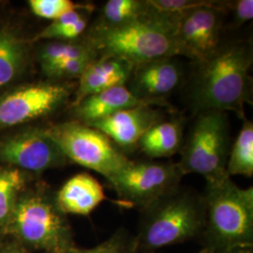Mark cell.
Masks as SVG:
<instances>
[{"instance_id":"8","label":"cell","mask_w":253,"mask_h":253,"mask_svg":"<svg viewBox=\"0 0 253 253\" xmlns=\"http://www.w3.org/2000/svg\"><path fill=\"white\" fill-rule=\"evenodd\" d=\"M183 176L177 163L131 161L109 183L123 207L142 210L179 187Z\"/></svg>"},{"instance_id":"10","label":"cell","mask_w":253,"mask_h":253,"mask_svg":"<svg viewBox=\"0 0 253 253\" xmlns=\"http://www.w3.org/2000/svg\"><path fill=\"white\" fill-rule=\"evenodd\" d=\"M0 162L27 173H42L68 159L47 129L30 128L0 141Z\"/></svg>"},{"instance_id":"16","label":"cell","mask_w":253,"mask_h":253,"mask_svg":"<svg viewBox=\"0 0 253 253\" xmlns=\"http://www.w3.org/2000/svg\"><path fill=\"white\" fill-rule=\"evenodd\" d=\"M140 105L149 103L136 98L126 85H118L86 97L73 107V113L78 122L90 126L119 111Z\"/></svg>"},{"instance_id":"29","label":"cell","mask_w":253,"mask_h":253,"mask_svg":"<svg viewBox=\"0 0 253 253\" xmlns=\"http://www.w3.org/2000/svg\"><path fill=\"white\" fill-rule=\"evenodd\" d=\"M221 253H253V248H244V249H235Z\"/></svg>"},{"instance_id":"3","label":"cell","mask_w":253,"mask_h":253,"mask_svg":"<svg viewBox=\"0 0 253 253\" xmlns=\"http://www.w3.org/2000/svg\"><path fill=\"white\" fill-rule=\"evenodd\" d=\"M5 235L33 253H63L75 246L67 215L42 183H28L20 193Z\"/></svg>"},{"instance_id":"21","label":"cell","mask_w":253,"mask_h":253,"mask_svg":"<svg viewBox=\"0 0 253 253\" xmlns=\"http://www.w3.org/2000/svg\"><path fill=\"white\" fill-rule=\"evenodd\" d=\"M97 53L86 42L54 41L42 46L38 52V60L42 69L71 59L91 58L96 59Z\"/></svg>"},{"instance_id":"28","label":"cell","mask_w":253,"mask_h":253,"mask_svg":"<svg viewBox=\"0 0 253 253\" xmlns=\"http://www.w3.org/2000/svg\"><path fill=\"white\" fill-rule=\"evenodd\" d=\"M0 253H35L9 236H5L0 244Z\"/></svg>"},{"instance_id":"1","label":"cell","mask_w":253,"mask_h":253,"mask_svg":"<svg viewBox=\"0 0 253 253\" xmlns=\"http://www.w3.org/2000/svg\"><path fill=\"white\" fill-rule=\"evenodd\" d=\"M199 64L191 95L196 110L232 111L244 118L245 105L252 103L253 52L250 46L243 42L219 46Z\"/></svg>"},{"instance_id":"14","label":"cell","mask_w":253,"mask_h":253,"mask_svg":"<svg viewBox=\"0 0 253 253\" xmlns=\"http://www.w3.org/2000/svg\"><path fill=\"white\" fill-rule=\"evenodd\" d=\"M132 69L125 61L114 57L101 56L94 59L80 76L73 107L88 96L118 85H125Z\"/></svg>"},{"instance_id":"4","label":"cell","mask_w":253,"mask_h":253,"mask_svg":"<svg viewBox=\"0 0 253 253\" xmlns=\"http://www.w3.org/2000/svg\"><path fill=\"white\" fill-rule=\"evenodd\" d=\"M205 227L203 196L180 186L142 209L136 253H149L201 236Z\"/></svg>"},{"instance_id":"24","label":"cell","mask_w":253,"mask_h":253,"mask_svg":"<svg viewBox=\"0 0 253 253\" xmlns=\"http://www.w3.org/2000/svg\"><path fill=\"white\" fill-rule=\"evenodd\" d=\"M63 253H136L135 236L125 229H118L108 239L93 248L74 246Z\"/></svg>"},{"instance_id":"30","label":"cell","mask_w":253,"mask_h":253,"mask_svg":"<svg viewBox=\"0 0 253 253\" xmlns=\"http://www.w3.org/2000/svg\"><path fill=\"white\" fill-rule=\"evenodd\" d=\"M4 237H5V235H1V234H0V244H1L2 240L4 239Z\"/></svg>"},{"instance_id":"26","label":"cell","mask_w":253,"mask_h":253,"mask_svg":"<svg viewBox=\"0 0 253 253\" xmlns=\"http://www.w3.org/2000/svg\"><path fill=\"white\" fill-rule=\"evenodd\" d=\"M94 59L77 58L67 60L61 63L54 64L42 68V72L50 78H72L81 76L83 72Z\"/></svg>"},{"instance_id":"13","label":"cell","mask_w":253,"mask_h":253,"mask_svg":"<svg viewBox=\"0 0 253 253\" xmlns=\"http://www.w3.org/2000/svg\"><path fill=\"white\" fill-rule=\"evenodd\" d=\"M160 114L149 105L125 109L91 124L123 148L137 145L145 132L159 123Z\"/></svg>"},{"instance_id":"23","label":"cell","mask_w":253,"mask_h":253,"mask_svg":"<svg viewBox=\"0 0 253 253\" xmlns=\"http://www.w3.org/2000/svg\"><path fill=\"white\" fill-rule=\"evenodd\" d=\"M147 13L145 1L109 0L102 9V26L117 27L145 17Z\"/></svg>"},{"instance_id":"6","label":"cell","mask_w":253,"mask_h":253,"mask_svg":"<svg viewBox=\"0 0 253 253\" xmlns=\"http://www.w3.org/2000/svg\"><path fill=\"white\" fill-rule=\"evenodd\" d=\"M229 156V123L226 113L209 110L200 112L191 127L177 163L184 175L198 173L207 183L221 180L226 172Z\"/></svg>"},{"instance_id":"7","label":"cell","mask_w":253,"mask_h":253,"mask_svg":"<svg viewBox=\"0 0 253 253\" xmlns=\"http://www.w3.org/2000/svg\"><path fill=\"white\" fill-rule=\"evenodd\" d=\"M68 161L112 179L131 161L101 131L78 121L47 129Z\"/></svg>"},{"instance_id":"9","label":"cell","mask_w":253,"mask_h":253,"mask_svg":"<svg viewBox=\"0 0 253 253\" xmlns=\"http://www.w3.org/2000/svg\"><path fill=\"white\" fill-rule=\"evenodd\" d=\"M229 2L215 1L192 9L172 26L181 55L203 62L219 48L222 14Z\"/></svg>"},{"instance_id":"15","label":"cell","mask_w":253,"mask_h":253,"mask_svg":"<svg viewBox=\"0 0 253 253\" xmlns=\"http://www.w3.org/2000/svg\"><path fill=\"white\" fill-rule=\"evenodd\" d=\"M105 199L101 184L87 172L73 175L55 193L56 203L66 215L88 216Z\"/></svg>"},{"instance_id":"20","label":"cell","mask_w":253,"mask_h":253,"mask_svg":"<svg viewBox=\"0 0 253 253\" xmlns=\"http://www.w3.org/2000/svg\"><path fill=\"white\" fill-rule=\"evenodd\" d=\"M227 174L253 175V125L252 121L245 120L235 144L229 151L226 165Z\"/></svg>"},{"instance_id":"22","label":"cell","mask_w":253,"mask_h":253,"mask_svg":"<svg viewBox=\"0 0 253 253\" xmlns=\"http://www.w3.org/2000/svg\"><path fill=\"white\" fill-rule=\"evenodd\" d=\"M85 11L90 12L92 9L75 10L53 21L34 38V41L73 40L80 36L87 26L88 19L84 14Z\"/></svg>"},{"instance_id":"5","label":"cell","mask_w":253,"mask_h":253,"mask_svg":"<svg viewBox=\"0 0 253 253\" xmlns=\"http://www.w3.org/2000/svg\"><path fill=\"white\" fill-rule=\"evenodd\" d=\"M96 53L125 61L132 68L180 54L172 27L146 13L145 17L117 27L100 25L87 42Z\"/></svg>"},{"instance_id":"25","label":"cell","mask_w":253,"mask_h":253,"mask_svg":"<svg viewBox=\"0 0 253 253\" xmlns=\"http://www.w3.org/2000/svg\"><path fill=\"white\" fill-rule=\"evenodd\" d=\"M31 11L41 18L55 21L64 15L80 9H93L91 5L76 4L71 0H30Z\"/></svg>"},{"instance_id":"12","label":"cell","mask_w":253,"mask_h":253,"mask_svg":"<svg viewBox=\"0 0 253 253\" xmlns=\"http://www.w3.org/2000/svg\"><path fill=\"white\" fill-rule=\"evenodd\" d=\"M129 90L139 100L151 104L174 90L181 80V70L172 57L161 58L132 69Z\"/></svg>"},{"instance_id":"2","label":"cell","mask_w":253,"mask_h":253,"mask_svg":"<svg viewBox=\"0 0 253 253\" xmlns=\"http://www.w3.org/2000/svg\"><path fill=\"white\" fill-rule=\"evenodd\" d=\"M202 253L253 248V189H241L230 176L207 183Z\"/></svg>"},{"instance_id":"27","label":"cell","mask_w":253,"mask_h":253,"mask_svg":"<svg viewBox=\"0 0 253 253\" xmlns=\"http://www.w3.org/2000/svg\"><path fill=\"white\" fill-rule=\"evenodd\" d=\"M228 7L234 13V26L240 27L253 18V0H237L229 2Z\"/></svg>"},{"instance_id":"19","label":"cell","mask_w":253,"mask_h":253,"mask_svg":"<svg viewBox=\"0 0 253 253\" xmlns=\"http://www.w3.org/2000/svg\"><path fill=\"white\" fill-rule=\"evenodd\" d=\"M29 174L10 166H0V234L5 235L20 193L29 183ZM6 236V235H5Z\"/></svg>"},{"instance_id":"17","label":"cell","mask_w":253,"mask_h":253,"mask_svg":"<svg viewBox=\"0 0 253 253\" xmlns=\"http://www.w3.org/2000/svg\"><path fill=\"white\" fill-rule=\"evenodd\" d=\"M26 41L9 27L0 28V89L16 81L27 67Z\"/></svg>"},{"instance_id":"18","label":"cell","mask_w":253,"mask_h":253,"mask_svg":"<svg viewBox=\"0 0 253 253\" xmlns=\"http://www.w3.org/2000/svg\"><path fill=\"white\" fill-rule=\"evenodd\" d=\"M182 130L178 121H160L145 132L138 145L150 158H167L180 149Z\"/></svg>"},{"instance_id":"11","label":"cell","mask_w":253,"mask_h":253,"mask_svg":"<svg viewBox=\"0 0 253 253\" xmlns=\"http://www.w3.org/2000/svg\"><path fill=\"white\" fill-rule=\"evenodd\" d=\"M59 84L36 83L21 85L0 96V128L19 126L54 112L69 97Z\"/></svg>"}]
</instances>
